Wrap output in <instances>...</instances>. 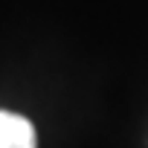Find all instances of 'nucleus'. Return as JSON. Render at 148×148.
I'll list each match as a JSON object with an SVG mask.
<instances>
[{"label": "nucleus", "instance_id": "nucleus-1", "mask_svg": "<svg viewBox=\"0 0 148 148\" xmlns=\"http://www.w3.org/2000/svg\"><path fill=\"white\" fill-rule=\"evenodd\" d=\"M35 128L12 110H0V148H35Z\"/></svg>", "mask_w": 148, "mask_h": 148}]
</instances>
